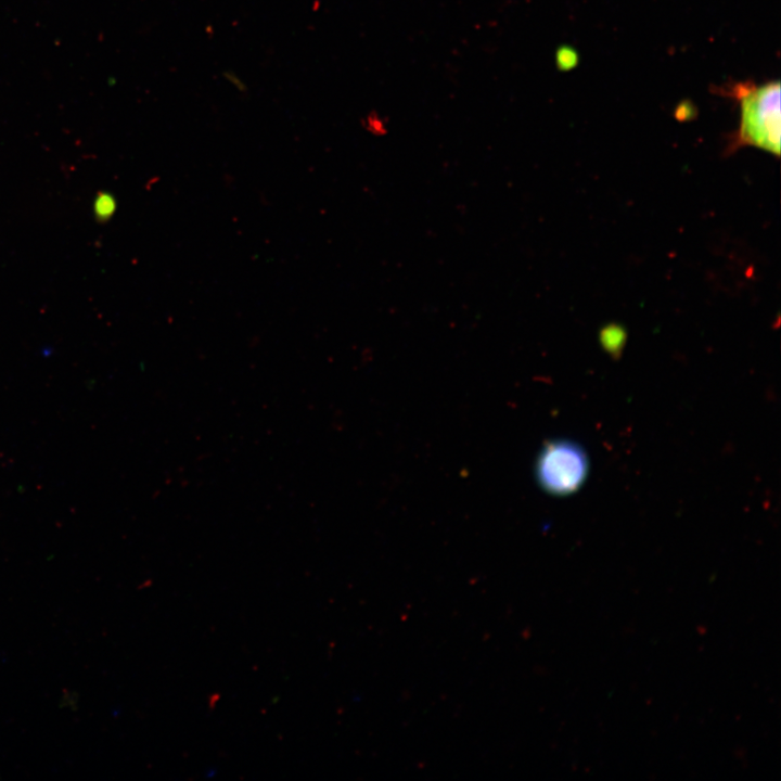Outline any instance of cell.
Segmentation results:
<instances>
[{"mask_svg":"<svg viewBox=\"0 0 781 781\" xmlns=\"http://www.w3.org/2000/svg\"><path fill=\"white\" fill-rule=\"evenodd\" d=\"M780 115L779 81L750 89L741 97L740 139L778 156Z\"/></svg>","mask_w":781,"mask_h":781,"instance_id":"6da1fadb","label":"cell"},{"mask_svg":"<svg viewBox=\"0 0 781 781\" xmlns=\"http://www.w3.org/2000/svg\"><path fill=\"white\" fill-rule=\"evenodd\" d=\"M588 457L576 443L566 439L548 441L538 453L535 474L538 485L553 496L577 491L587 478Z\"/></svg>","mask_w":781,"mask_h":781,"instance_id":"7a4b0ae2","label":"cell"},{"mask_svg":"<svg viewBox=\"0 0 781 781\" xmlns=\"http://www.w3.org/2000/svg\"><path fill=\"white\" fill-rule=\"evenodd\" d=\"M601 343L603 347L612 355H618L624 346L625 332L617 325H610L602 330Z\"/></svg>","mask_w":781,"mask_h":781,"instance_id":"3957f363","label":"cell"}]
</instances>
